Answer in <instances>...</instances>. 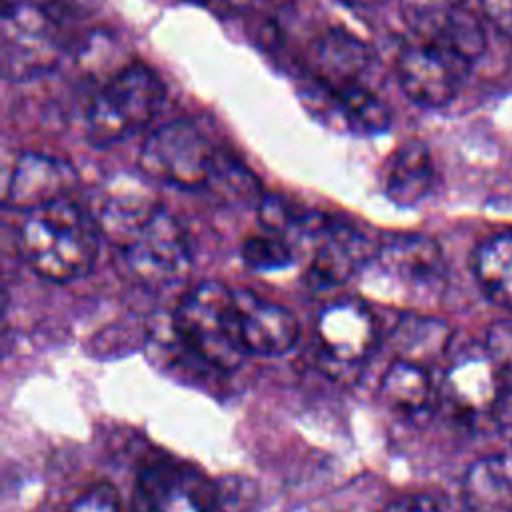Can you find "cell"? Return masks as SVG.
<instances>
[{
	"label": "cell",
	"instance_id": "6da1fadb",
	"mask_svg": "<svg viewBox=\"0 0 512 512\" xmlns=\"http://www.w3.org/2000/svg\"><path fill=\"white\" fill-rule=\"evenodd\" d=\"M18 248L26 264L44 280L70 282L86 276L98 258L96 216L72 198L24 212Z\"/></svg>",
	"mask_w": 512,
	"mask_h": 512
},
{
	"label": "cell",
	"instance_id": "7a4b0ae2",
	"mask_svg": "<svg viewBox=\"0 0 512 512\" xmlns=\"http://www.w3.org/2000/svg\"><path fill=\"white\" fill-rule=\"evenodd\" d=\"M172 332L194 358L214 370H236L248 356L238 324L236 290L204 280L182 294L172 314Z\"/></svg>",
	"mask_w": 512,
	"mask_h": 512
},
{
	"label": "cell",
	"instance_id": "3957f363",
	"mask_svg": "<svg viewBox=\"0 0 512 512\" xmlns=\"http://www.w3.org/2000/svg\"><path fill=\"white\" fill-rule=\"evenodd\" d=\"M64 52V22L52 0H4L0 66L8 82L50 72Z\"/></svg>",
	"mask_w": 512,
	"mask_h": 512
},
{
	"label": "cell",
	"instance_id": "277c9868",
	"mask_svg": "<svg viewBox=\"0 0 512 512\" xmlns=\"http://www.w3.org/2000/svg\"><path fill=\"white\" fill-rule=\"evenodd\" d=\"M166 88L146 64H128L110 76L86 112V136L94 146L116 144L146 128L162 108Z\"/></svg>",
	"mask_w": 512,
	"mask_h": 512
},
{
	"label": "cell",
	"instance_id": "5b68a950",
	"mask_svg": "<svg viewBox=\"0 0 512 512\" xmlns=\"http://www.w3.org/2000/svg\"><path fill=\"white\" fill-rule=\"evenodd\" d=\"M312 248V258L304 272V282L314 290H326L348 282L368 262L376 248L362 232L322 212H300L288 234Z\"/></svg>",
	"mask_w": 512,
	"mask_h": 512
},
{
	"label": "cell",
	"instance_id": "8992f818",
	"mask_svg": "<svg viewBox=\"0 0 512 512\" xmlns=\"http://www.w3.org/2000/svg\"><path fill=\"white\" fill-rule=\"evenodd\" d=\"M218 152L188 120H172L154 128L138 154V168L152 180L184 190L208 188Z\"/></svg>",
	"mask_w": 512,
	"mask_h": 512
},
{
	"label": "cell",
	"instance_id": "52a82bcc",
	"mask_svg": "<svg viewBox=\"0 0 512 512\" xmlns=\"http://www.w3.org/2000/svg\"><path fill=\"white\" fill-rule=\"evenodd\" d=\"M134 512H222L220 486L196 466L160 456L136 474Z\"/></svg>",
	"mask_w": 512,
	"mask_h": 512
},
{
	"label": "cell",
	"instance_id": "ba28073f",
	"mask_svg": "<svg viewBox=\"0 0 512 512\" xmlns=\"http://www.w3.org/2000/svg\"><path fill=\"white\" fill-rule=\"evenodd\" d=\"M472 64L444 42L416 36L398 58V82L414 104L440 108L458 96Z\"/></svg>",
	"mask_w": 512,
	"mask_h": 512
},
{
	"label": "cell",
	"instance_id": "9c48e42d",
	"mask_svg": "<svg viewBox=\"0 0 512 512\" xmlns=\"http://www.w3.org/2000/svg\"><path fill=\"white\" fill-rule=\"evenodd\" d=\"M128 272L148 286H168L188 276L190 244L180 224L160 208L122 248Z\"/></svg>",
	"mask_w": 512,
	"mask_h": 512
},
{
	"label": "cell",
	"instance_id": "30bf717a",
	"mask_svg": "<svg viewBox=\"0 0 512 512\" xmlns=\"http://www.w3.org/2000/svg\"><path fill=\"white\" fill-rule=\"evenodd\" d=\"M316 344L334 366H356L370 358L378 344V320L366 302L342 298L324 306L314 324Z\"/></svg>",
	"mask_w": 512,
	"mask_h": 512
},
{
	"label": "cell",
	"instance_id": "8fae6325",
	"mask_svg": "<svg viewBox=\"0 0 512 512\" xmlns=\"http://www.w3.org/2000/svg\"><path fill=\"white\" fill-rule=\"evenodd\" d=\"M76 184L78 174L70 162L42 152H24L14 160L4 202L10 208L28 212L70 198Z\"/></svg>",
	"mask_w": 512,
	"mask_h": 512
},
{
	"label": "cell",
	"instance_id": "7c38bea8",
	"mask_svg": "<svg viewBox=\"0 0 512 512\" xmlns=\"http://www.w3.org/2000/svg\"><path fill=\"white\" fill-rule=\"evenodd\" d=\"M504 386V376L488 350L466 352L448 364L444 370L440 392L462 416L492 414V408Z\"/></svg>",
	"mask_w": 512,
	"mask_h": 512
},
{
	"label": "cell",
	"instance_id": "4fadbf2b",
	"mask_svg": "<svg viewBox=\"0 0 512 512\" xmlns=\"http://www.w3.org/2000/svg\"><path fill=\"white\" fill-rule=\"evenodd\" d=\"M240 338L248 354L278 356L294 348L300 324L292 310L250 290H236Z\"/></svg>",
	"mask_w": 512,
	"mask_h": 512
},
{
	"label": "cell",
	"instance_id": "5bb4252c",
	"mask_svg": "<svg viewBox=\"0 0 512 512\" xmlns=\"http://www.w3.org/2000/svg\"><path fill=\"white\" fill-rule=\"evenodd\" d=\"M384 274L410 288L434 290L446 280V260L440 244L426 234H396L378 244L372 258Z\"/></svg>",
	"mask_w": 512,
	"mask_h": 512
},
{
	"label": "cell",
	"instance_id": "9a60e30c",
	"mask_svg": "<svg viewBox=\"0 0 512 512\" xmlns=\"http://www.w3.org/2000/svg\"><path fill=\"white\" fill-rule=\"evenodd\" d=\"M370 64L372 56L368 46L342 30L322 34L308 52V72L312 84L328 90L362 82L370 70Z\"/></svg>",
	"mask_w": 512,
	"mask_h": 512
},
{
	"label": "cell",
	"instance_id": "2e32d148",
	"mask_svg": "<svg viewBox=\"0 0 512 512\" xmlns=\"http://www.w3.org/2000/svg\"><path fill=\"white\" fill-rule=\"evenodd\" d=\"M310 100H316V104L310 106L312 110L338 116V120L352 132L380 134L386 132L392 122L390 106L364 82L332 90L314 84L306 90V102Z\"/></svg>",
	"mask_w": 512,
	"mask_h": 512
},
{
	"label": "cell",
	"instance_id": "e0dca14e",
	"mask_svg": "<svg viewBox=\"0 0 512 512\" xmlns=\"http://www.w3.org/2000/svg\"><path fill=\"white\" fill-rule=\"evenodd\" d=\"M434 180L436 170L430 150L426 144L410 140L390 156L384 172V192L396 206L410 208L430 194Z\"/></svg>",
	"mask_w": 512,
	"mask_h": 512
},
{
	"label": "cell",
	"instance_id": "ac0fdd59",
	"mask_svg": "<svg viewBox=\"0 0 512 512\" xmlns=\"http://www.w3.org/2000/svg\"><path fill=\"white\" fill-rule=\"evenodd\" d=\"M462 500L468 512H512V456L474 460L462 478Z\"/></svg>",
	"mask_w": 512,
	"mask_h": 512
},
{
	"label": "cell",
	"instance_id": "d6986e66",
	"mask_svg": "<svg viewBox=\"0 0 512 512\" xmlns=\"http://www.w3.org/2000/svg\"><path fill=\"white\" fill-rule=\"evenodd\" d=\"M382 400L396 412L418 416L432 408L436 398V388L428 366L396 358L380 380Z\"/></svg>",
	"mask_w": 512,
	"mask_h": 512
},
{
	"label": "cell",
	"instance_id": "ffe728a7",
	"mask_svg": "<svg viewBox=\"0 0 512 512\" xmlns=\"http://www.w3.org/2000/svg\"><path fill=\"white\" fill-rule=\"evenodd\" d=\"M472 272L488 300L512 310V230L488 236L476 246Z\"/></svg>",
	"mask_w": 512,
	"mask_h": 512
},
{
	"label": "cell",
	"instance_id": "44dd1931",
	"mask_svg": "<svg viewBox=\"0 0 512 512\" xmlns=\"http://www.w3.org/2000/svg\"><path fill=\"white\" fill-rule=\"evenodd\" d=\"M452 328L448 322L426 314H404L392 330V346L398 358L428 366L438 360L450 344Z\"/></svg>",
	"mask_w": 512,
	"mask_h": 512
},
{
	"label": "cell",
	"instance_id": "7402d4cb",
	"mask_svg": "<svg viewBox=\"0 0 512 512\" xmlns=\"http://www.w3.org/2000/svg\"><path fill=\"white\" fill-rule=\"evenodd\" d=\"M162 206L140 190L110 192L102 202L96 222L100 232L122 248Z\"/></svg>",
	"mask_w": 512,
	"mask_h": 512
},
{
	"label": "cell",
	"instance_id": "603a6c76",
	"mask_svg": "<svg viewBox=\"0 0 512 512\" xmlns=\"http://www.w3.org/2000/svg\"><path fill=\"white\" fill-rule=\"evenodd\" d=\"M416 36L440 40L446 46L454 48L464 58H468L470 62H474L486 48V36L480 20L462 6H458L456 10L446 14L440 22H436L432 28Z\"/></svg>",
	"mask_w": 512,
	"mask_h": 512
},
{
	"label": "cell",
	"instance_id": "cb8c5ba5",
	"mask_svg": "<svg viewBox=\"0 0 512 512\" xmlns=\"http://www.w3.org/2000/svg\"><path fill=\"white\" fill-rule=\"evenodd\" d=\"M240 256L250 270L270 272V270H280L290 266L296 258V252H294V244L286 236L264 230L260 234L248 236L242 242Z\"/></svg>",
	"mask_w": 512,
	"mask_h": 512
},
{
	"label": "cell",
	"instance_id": "d4e9b609",
	"mask_svg": "<svg viewBox=\"0 0 512 512\" xmlns=\"http://www.w3.org/2000/svg\"><path fill=\"white\" fill-rule=\"evenodd\" d=\"M208 188L216 190L220 196L230 200H260L262 196L258 190L256 176L246 170L236 158L226 156L224 152H218L216 168L212 174V180Z\"/></svg>",
	"mask_w": 512,
	"mask_h": 512
},
{
	"label": "cell",
	"instance_id": "484cf974",
	"mask_svg": "<svg viewBox=\"0 0 512 512\" xmlns=\"http://www.w3.org/2000/svg\"><path fill=\"white\" fill-rule=\"evenodd\" d=\"M458 6H462V0H400L404 22L414 34L426 32Z\"/></svg>",
	"mask_w": 512,
	"mask_h": 512
},
{
	"label": "cell",
	"instance_id": "4316f807",
	"mask_svg": "<svg viewBox=\"0 0 512 512\" xmlns=\"http://www.w3.org/2000/svg\"><path fill=\"white\" fill-rule=\"evenodd\" d=\"M66 512H122V500L112 484L96 482L80 492Z\"/></svg>",
	"mask_w": 512,
	"mask_h": 512
},
{
	"label": "cell",
	"instance_id": "83f0119b",
	"mask_svg": "<svg viewBox=\"0 0 512 512\" xmlns=\"http://www.w3.org/2000/svg\"><path fill=\"white\" fill-rule=\"evenodd\" d=\"M484 348L500 368L502 376L512 378V318H502L488 326Z\"/></svg>",
	"mask_w": 512,
	"mask_h": 512
},
{
	"label": "cell",
	"instance_id": "f1b7e54d",
	"mask_svg": "<svg viewBox=\"0 0 512 512\" xmlns=\"http://www.w3.org/2000/svg\"><path fill=\"white\" fill-rule=\"evenodd\" d=\"M492 416L500 436L512 442V378H504V386L492 408Z\"/></svg>",
	"mask_w": 512,
	"mask_h": 512
},
{
	"label": "cell",
	"instance_id": "f546056e",
	"mask_svg": "<svg viewBox=\"0 0 512 512\" xmlns=\"http://www.w3.org/2000/svg\"><path fill=\"white\" fill-rule=\"evenodd\" d=\"M380 512H444L436 498L428 494H404L388 502Z\"/></svg>",
	"mask_w": 512,
	"mask_h": 512
},
{
	"label": "cell",
	"instance_id": "4dcf8cb0",
	"mask_svg": "<svg viewBox=\"0 0 512 512\" xmlns=\"http://www.w3.org/2000/svg\"><path fill=\"white\" fill-rule=\"evenodd\" d=\"M482 8L492 26L512 38V0H482Z\"/></svg>",
	"mask_w": 512,
	"mask_h": 512
},
{
	"label": "cell",
	"instance_id": "1f68e13d",
	"mask_svg": "<svg viewBox=\"0 0 512 512\" xmlns=\"http://www.w3.org/2000/svg\"><path fill=\"white\" fill-rule=\"evenodd\" d=\"M338 2H342L346 6H352V8H368V6H378L386 0H338Z\"/></svg>",
	"mask_w": 512,
	"mask_h": 512
},
{
	"label": "cell",
	"instance_id": "d6a6232c",
	"mask_svg": "<svg viewBox=\"0 0 512 512\" xmlns=\"http://www.w3.org/2000/svg\"><path fill=\"white\" fill-rule=\"evenodd\" d=\"M188 2H202V4H206V2H212V0H188Z\"/></svg>",
	"mask_w": 512,
	"mask_h": 512
}]
</instances>
